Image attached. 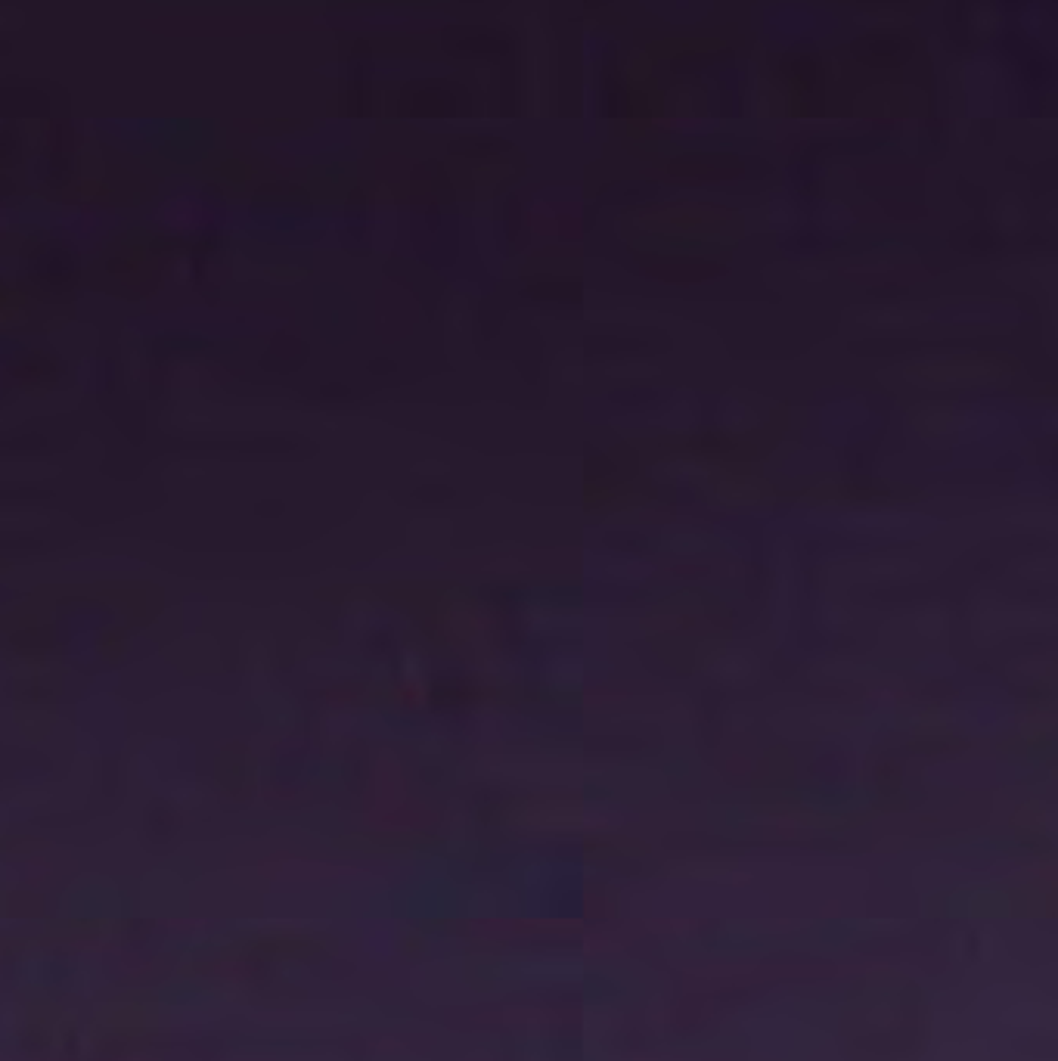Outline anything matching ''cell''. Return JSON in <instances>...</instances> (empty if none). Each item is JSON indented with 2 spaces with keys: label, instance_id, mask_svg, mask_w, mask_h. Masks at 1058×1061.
<instances>
[{
  "label": "cell",
  "instance_id": "obj_1",
  "mask_svg": "<svg viewBox=\"0 0 1058 1061\" xmlns=\"http://www.w3.org/2000/svg\"><path fill=\"white\" fill-rule=\"evenodd\" d=\"M404 112L407 115L460 118L469 112V100H466V90L453 81H416L407 87Z\"/></svg>",
  "mask_w": 1058,
  "mask_h": 1061
},
{
  "label": "cell",
  "instance_id": "obj_2",
  "mask_svg": "<svg viewBox=\"0 0 1058 1061\" xmlns=\"http://www.w3.org/2000/svg\"><path fill=\"white\" fill-rule=\"evenodd\" d=\"M444 50L450 56L481 59V56H506L512 44L500 28L491 25H453L444 32Z\"/></svg>",
  "mask_w": 1058,
  "mask_h": 1061
},
{
  "label": "cell",
  "instance_id": "obj_3",
  "mask_svg": "<svg viewBox=\"0 0 1058 1061\" xmlns=\"http://www.w3.org/2000/svg\"><path fill=\"white\" fill-rule=\"evenodd\" d=\"M851 53L857 63L872 66V69H900L913 59L916 47L910 38L894 35V32H872L863 35L851 44Z\"/></svg>",
  "mask_w": 1058,
  "mask_h": 1061
},
{
  "label": "cell",
  "instance_id": "obj_4",
  "mask_svg": "<svg viewBox=\"0 0 1058 1061\" xmlns=\"http://www.w3.org/2000/svg\"><path fill=\"white\" fill-rule=\"evenodd\" d=\"M453 149H457V153H463V156L485 159V156H500V153H506L509 143H506V140H497V137H481V134H475V137L457 140V143H453Z\"/></svg>",
  "mask_w": 1058,
  "mask_h": 1061
},
{
  "label": "cell",
  "instance_id": "obj_5",
  "mask_svg": "<svg viewBox=\"0 0 1058 1061\" xmlns=\"http://www.w3.org/2000/svg\"><path fill=\"white\" fill-rule=\"evenodd\" d=\"M785 75H789L792 81H798L804 90L816 87L820 84V66H816V59L801 53V56H789V63H785Z\"/></svg>",
  "mask_w": 1058,
  "mask_h": 1061
},
{
  "label": "cell",
  "instance_id": "obj_6",
  "mask_svg": "<svg viewBox=\"0 0 1058 1061\" xmlns=\"http://www.w3.org/2000/svg\"><path fill=\"white\" fill-rule=\"evenodd\" d=\"M857 4H866V7H897V4H910V0H857Z\"/></svg>",
  "mask_w": 1058,
  "mask_h": 1061
},
{
  "label": "cell",
  "instance_id": "obj_7",
  "mask_svg": "<svg viewBox=\"0 0 1058 1061\" xmlns=\"http://www.w3.org/2000/svg\"><path fill=\"white\" fill-rule=\"evenodd\" d=\"M609 0H587V7H606Z\"/></svg>",
  "mask_w": 1058,
  "mask_h": 1061
}]
</instances>
